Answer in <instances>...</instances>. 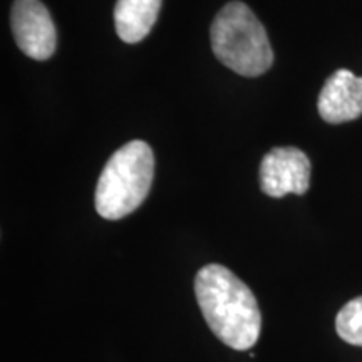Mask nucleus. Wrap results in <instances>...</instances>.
I'll return each instance as SVG.
<instances>
[{
	"label": "nucleus",
	"mask_w": 362,
	"mask_h": 362,
	"mask_svg": "<svg viewBox=\"0 0 362 362\" xmlns=\"http://www.w3.org/2000/svg\"><path fill=\"white\" fill-rule=\"evenodd\" d=\"M319 115L325 123L341 124L362 115V76L339 69L325 81L320 90Z\"/></svg>",
	"instance_id": "obj_6"
},
{
	"label": "nucleus",
	"mask_w": 362,
	"mask_h": 362,
	"mask_svg": "<svg viewBox=\"0 0 362 362\" xmlns=\"http://www.w3.org/2000/svg\"><path fill=\"white\" fill-rule=\"evenodd\" d=\"M336 329L342 341L362 347V297L352 298L339 310Z\"/></svg>",
	"instance_id": "obj_8"
},
{
	"label": "nucleus",
	"mask_w": 362,
	"mask_h": 362,
	"mask_svg": "<svg viewBox=\"0 0 362 362\" xmlns=\"http://www.w3.org/2000/svg\"><path fill=\"white\" fill-rule=\"evenodd\" d=\"M211 49L221 64L245 78H257L274 64L265 27L243 2H228L210 29Z\"/></svg>",
	"instance_id": "obj_2"
},
{
	"label": "nucleus",
	"mask_w": 362,
	"mask_h": 362,
	"mask_svg": "<svg viewBox=\"0 0 362 362\" xmlns=\"http://www.w3.org/2000/svg\"><path fill=\"white\" fill-rule=\"evenodd\" d=\"M17 47L35 61H47L57 47V30L47 7L40 0H16L11 12Z\"/></svg>",
	"instance_id": "obj_4"
},
{
	"label": "nucleus",
	"mask_w": 362,
	"mask_h": 362,
	"mask_svg": "<svg viewBox=\"0 0 362 362\" xmlns=\"http://www.w3.org/2000/svg\"><path fill=\"white\" fill-rule=\"evenodd\" d=\"M194 293L208 327L235 351L259 341L262 314L250 288L223 265H206L194 277Z\"/></svg>",
	"instance_id": "obj_1"
},
{
	"label": "nucleus",
	"mask_w": 362,
	"mask_h": 362,
	"mask_svg": "<svg viewBox=\"0 0 362 362\" xmlns=\"http://www.w3.org/2000/svg\"><path fill=\"white\" fill-rule=\"evenodd\" d=\"M310 160L298 148H274L260 163V188L272 198L304 194L310 185Z\"/></svg>",
	"instance_id": "obj_5"
},
{
	"label": "nucleus",
	"mask_w": 362,
	"mask_h": 362,
	"mask_svg": "<svg viewBox=\"0 0 362 362\" xmlns=\"http://www.w3.org/2000/svg\"><path fill=\"white\" fill-rule=\"evenodd\" d=\"M163 0H117L115 25L121 40L141 42L156 24Z\"/></svg>",
	"instance_id": "obj_7"
},
{
	"label": "nucleus",
	"mask_w": 362,
	"mask_h": 362,
	"mask_svg": "<svg viewBox=\"0 0 362 362\" xmlns=\"http://www.w3.org/2000/svg\"><path fill=\"white\" fill-rule=\"evenodd\" d=\"M155 178V155L148 143L129 141L110 158L96 187L98 214L106 220H121L146 200Z\"/></svg>",
	"instance_id": "obj_3"
}]
</instances>
